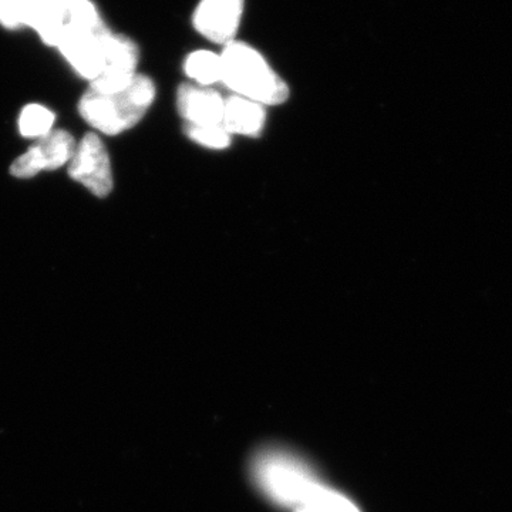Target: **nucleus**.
Listing matches in <instances>:
<instances>
[{"mask_svg":"<svg viewBox=\"0 0 512 512\" xmlns=\"http://www.w3.org/2000/svg\"><path fill=\"white\" fill-rule=\"evenodd\" d=\"M245 0H201L194 13V28L205 39L218 45L234 42Z\"/></svg>","mask_w":512,"mask_h":512,"instance_id":"nucleus-7","label":"nucleus"},{"mask_svg":"<svg viewBox=\"0 0 512 512\" xmlns=\"http://www.w3.org/2000/svg\"><path fill=\"white\" fill-rule=\"evenodd\" d=\"M110 35L103 20L93 25L67 22L57 47L80 76L93 82L103 72L104 49Z\"/></svg>","mask_w":512,"mask_h":512,"instance_id":"nucleus-4","label":"nucleus"},{"mask_svg":"<svg viewBox=\"0 0 512 512\" xmlns=\"http://www.w3.org/2000/svg\"><path fill=\"white\" fill-rule=\"evenodd\" d=\"M178 111L190 126H222L225 100L200 84H183L177 94Z\"/></svg>","mask_w":512,"mask_h":512,"instance_id":"nucleus-8","label":"nucleus"},{"mask_svg":"<svg viewBox=\"0 0 512 512\" xmlns=\"http://www.w3.org/2000/svg\"><path fill=\"white\" fill-rule=\"evenodd\" d=\"M255 478L276 504L296 510L320 484L305 464L285 453L262 454L255 463Z\"/></svg>","mask_w":512,"mask_h":512,"instance_id":"nucleus-3","label":"nucleus"},{"mask_svg":"<svg viewBox=\"0 0 512 512\" xmlns=\"http://www.w3.org/2000/svg\"><path fill=\"white\" fill-rule=\"evenodd\" d=\"M69 174L97 197H107L113 190L110 156L97 134H86L80 141L70 160Z\"/></svg>","mask_w":512,"mask_h":512,"instance_id":"nucleus-5","label":"nucleus"},{"mask_svg":"<svg viewBox=\"0 0 512 512\" xmlns=\"http://www.w3.org/2000/svg\"><path fill=\"white\" fill-rule=\"evenodd\" d=\"M76 147L72 134L52 130L12 164L10 173L16 178H32L40 171L57 170L72 160Z\"/></svg>","mask_w":512,"mask_h":512,"instance_id":"nucleus-6","label":"nucleus"},{"mask_svg":"<svg viewBox=\"0 0 512 512\" xmlns=\"http://www.w3.org/2000/svg\"><path fill=\"white\" fill-rule=\"evenodd\" d=\"M185 73L200 86H211L221 82L222 64L221 56L210 50H198L191 53L185 60Z\"/></svg>","mask_w":512,"mask_h":512,"instance_id":"nucleus-11","label":"nucleus"},{"mask_svg":"<svg viewBox=\"0 0 512 512\" xmlns=\"http://www.w3.org/2000/svg\"><path fill=\"white\" fill-rule=\"evenodd\" d=\"M33 0H0V23L8 29L28 26Z\"/></svg>","mask_w":512,"mask_h":512,"instance_id":"nucleus-14","label":"nucleus"},{"mask_svg":"<svg viewBox=\"0 0 512 512\" xmlns=\"http://www.w3.org/2000/svg\"><path fill=\"white\" fill-rule=\"evenodd\" d=\"M295 512H360L356 505L338 491L319 484Z\"/></svg>","mask_w":512,"mask_h":512,"instance_id":"nucleus-12","label":"nucleus"},{"mask_svg":"<svg viewBox=\"0 0 512 512\" xmlns=\"http://www.w3.org/2000/svg\"><path fill=\"white\" fill-rule=\"evenodd\" d=\"M265 124V109L262 104L234 96L225 100L224 121L222 126L229 134L258 136Z\"/></svg>","mask_w":512,"mask_h":512,"instance_id":"nucleus-10","label":"nucleus"},{"mask_svg":"<svg viewBox=\"0 0 512 512\" xmlns=\"http://www.w3.org/2000/svg\"><path fill=\"white\" fill-rule=\"evenodd\" d=\"M55 113L40 106L29 104L23 109L19 119V130L23 137L40 138L49 134L55 124Z\"/></svg>","mask_w":512,"mask_h":512,"instance_id":"nucleus-13","label":"nucleus"},{"mask_svg":"<svg viewBox=\"0 0 512 512\" xmlns=\"http://www.w3.org/2000/svg\"><path fill=\"white\" fill-rule=\"evenodd\" d=\"M156 99L153 80L136 74L124 89L100 93L89 89L80 100V114L90 126L107 136H117L137 126Z\"/></svg>","mask_w":512,"mask_h":512,"instance_id":"nucleus-1","label":"nucleus"},{"mask_svg":"<svg viewBox=\"0 0 512 512\" xmlns=\"http://www.w3.org/2000/svg\"><path fill=\"white\" fill-rule=\"evenodd\" d=\"M220 56L221 82L238 96L262 106L288 100V86L254 47L234 40L224 46Z\"/></svg>","mask_w":512,"mask_h":512,"instance_id":"nucleus-2","label":"nucleus"},{"mask_svg":"<svg viewBox=\"0 0 512 512\" xmlns=\"http://www.w3.org/2000/svg\"><path fill=\"white\" fill-rule=\"evenodd\" d=\"M72 0H33L28 26L49 46L59 45Z\"/></svg>","mask_w":512,"mask_h":512,"instance_id":"nucleus-9","label":"nucleus"},{"mask_svg":"<svg viewBox=\"0 0 512 512\" xmlns=\"http://www.w3.org/2000/svg\"><path fill=\"white\" fill-rule=\"evenodd\" d=\"M187 134L195 143L204 147L217 148V150L231 144V134L224 126H190L188 124Z\"/></svg>","mask_w":512,"mask_h":512,"instance_id":"nucleus-15","label":"nucleus"}]
</instances>
